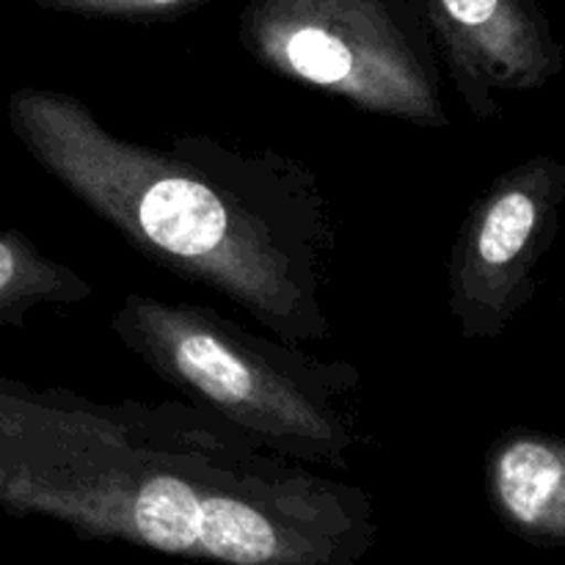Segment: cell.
Instances as JSON below:
<instances>
[{"instance_id":"cell-1","label":"cell","mask_w":565,"mask_h":565,"mask_svg":"<svg viewBox=\"0 0 565 565\" xmlns=\"http://www.w3.org/2000/svg\"><path fill=\"white\" fill-rule=\"evenodd\" d=\"M0 508L235 565H356L379 539L367 491L196 403H103L3 375Z\"/></svg>"},{"instance_id":"cell-8","label":"cell","mask_w":565,"mask_h":565,"mask_svg":"<svg viewBox=\"0 0 565 565\" xmlns=\"http://www.w3.org/2000/svg\"><path fill=\"white\" fill-rule=\"evenodd\" d=\"M94 296L86 276L44 254L25 232L0 230V329H22L42 307H75Z\"/></svg>"},{"instance_id":"cell-7","label":"cell","mask_w":565,"mask_h":565,"mask_svg":"<svg viewBox=\"0 0 565 565\" xmlns=\"http://www.w3.org/2000/svg\"><path fill=\"white\" fill-rule=\"evenodd\" d=\"M486 494L502 527L530 546L565 544V441L508 428L486 452Z\"/></svg>"},{"instance_id":"cell-3","label":"cell","mask_w":565,"mask_h":565,"mask_svg":"<svg viewBox=\"0 0 565 565\" xmlns=\"http://www.w3.org/2000/svg\"><path fill=\"white\" fill-rule=\"evenodd\" d=\"M110 331L158 379L279 456L342 469L364 445L356 364L248 331L218 309L141 292L121 298Z\"/></svg>"},{"instance_id":"cell-2","label":"cell","mask_w":565,"mask_h":565,"mask_svg":"<svg viewBox=\"0 0 565 565\" xmlns=\"http://www.w3.org/2000/svg\"><path fill=\"white\" fill-rule=\"evenodd\" d=\"M9 127L44 174L149 263L210 287L279 340L331 337L337 230L307 163L199 132L130 141L83 99L36 86L11 92Z\"/></svg>"},{"instance_id":"cell-5","label":"cell","mask_w":565,"mask_h":565,"mask_svg":"<svg viewBox=\"0 0 565 565\" xmlns=\"http://www.w3.org/2000/svg\"><path fill=\"white\" fill-rule=\"evenodd\" d=\"M563 204L565 166L544 152L497 174L475 199L447 259V307L463 340H500L530 307Z\"/></svg>"},{"instance_id":"cell-6","label":"cell","mask_w":565,"mask_h":565,"mask_svg":"<svg viewBox=\"0 0 565 565\" xmlns=\"http://www.w3.org/2000/svg\"><path fill=\"white\" fill-rule=\"evenodd\" d=\"M441 70L480 121L502 114V94L541 92L565 66L541 0H414Z\"/></svg>"},{"instance_id":"cell-4","label":"cell","mask_w":565,"mask_h":565,"mask_svg":"<svg viewBox=\"0 0 565 565\" xmlns=\"http://www.w3.org/2000/svg\"><path fill=\"white\" fill-rule=\"evenodd\" d=\"M241 47L274 75L364 114L441 130V64L414 0H246Z\"/></svg>"},{"instance_id":"cell-9","label":"cell","mask_w":565,"mask_h":565,"mask_svg":"<svg viewBox=\"0 0 565 565\" xmlns=\"http://www.w3.org/2000/svg\"><path fill=\"white\" fill-rule=\"evenodd\" d=\"M36 9L53 14L86 17L116 22H174L193 14L213 0H31Z\"/></svg>"}]
</instances>
